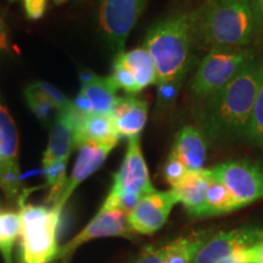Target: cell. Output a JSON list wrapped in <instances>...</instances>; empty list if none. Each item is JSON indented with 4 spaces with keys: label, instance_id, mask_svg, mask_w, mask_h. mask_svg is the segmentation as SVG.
<instances>
[{
    "label": "cell",
    "instance_id": "1",
    "mask_svg": "<svg viewBox=\"0 0 263 263\" xmlns=\"http://www.w3.org/2000/svg\"><path fill=\"white\" fill-rule=\"evenodd\" d=\"M262 73L263 62L252 59L228 84L205 100L197 116L205 137L223 141L248 138Z\"/></svg>",
    "mask_w": 263,
    "mask_h": 263
},
{
    "label": "cell",
    "instance_id": "2",
    "mask_svg": "<svg viewBox=\"0 0 263 263\" xmlns=\"http://www.w3.org/2000/svg\"><path fill=\"white\" fill-rule=\"evenodd\" d=\"M258 25L251 0H206L193 11L195 43L202 48L244 49Z\"/></svg>",
    "mask_w": 263,
    "mask_h": 263
},
{
    "label": "cell",
    "instance_id": "3",
    "mask_svg": "<svg viewBox=\"0 0 263 263\" xmlns=\"http://www.w3.org/2000/svg\"><path fill=\"white\" fill-rule=\"evenodd\" d=\"M194 44L193 11L172 12L150 26L144 48L155 61L157 84L182 83L190 67Z\"/></svg>",
    "mask_w": 263,
    "mask_h": 263
},
{
    "label": "cell",
    "instance_id": "4",
    "mask_svg": "<svg viewBox=\"0 0 263 263\" xmlns=\"http://www.w3.org/2000/svg\"><path fill=\"white\" fill-rule=\"evenodd\" d=\"M62 210L21 201V263H50L58 258V228Z\"/></svg>",
    "mask_w": 263,
    "mask_h": 263
},
{
    "label": "cell",
    "instance_id": "5",
    "mask_svg": "<svg viewBox=\"0 0 263 263\" xmlns=\"http://www.w3.org/2000/svg\"><path fill=\"white\" fill-rule=\"evenodd\" d=\"M155 190L141 151L139 137L130 138L123 162L114 176L112 188L101 207L120 209L128 215L141 197Z\"/></svg>",
    "mask_w": 263,
    "mask_h": 263
},
{
    "label": "cell",
    "instance_id": "6",
    "mask_svg": "<svg viewBox=\"0 0 263 263\" xmlns=\"http://www.w3.org/2000/svg\"><path fill=\"white\" fill-rule=\"evenodd\" d=\"M254 52L246 49H212L202 59L190 82L192 94L205 101L229 83L250 60Z\"/></svg>",
    "mask_w": 263,
    "mask_h": 263
},
{
    "label": "cell",
    "instance_id": "7",
    "mask_svg": "<svg viewBox=\"0 0 263 263\" xmlns=\"http://www.w3.org/2000/svg\"><path fill=\"white\" fill-rule=\"evenodd\" d=\"M149 0H100L97 21L101 35L111 50L124 51L132 29L139 21Z\"/></svg>",
    "mask_w": 263,
    "mask_h": 263
},
{
    "label": "cell",
    "instance_id": "8",
    "mask_svg": "<svg viewBox=\"0 0 263 263\" xmlns=\"http://www.w3.org/2000/svg\"><path fill=\"white\" fill-rule=\"evenodd\" d=\"M207 172L226 186L236 209L263 199V168L257 163L228 161L207 168Z\"/></svg>",
    "mask_w": 263,
    "mask_h": 263
},
{
    "label": "cell",
    "instance_id": "9",
    "mask_svg": "<svg viewBox=\"0 0 263 263\" xmlns=\"http://www.w3.org/2000/svg\"><path fill=\"white\" fill-rule=\"evenodd\" d=\"M177 203L179 200L172 189L146 194L127 215L128 224L138 234H154L162 228Z\"/></svg>",
    "mask_w": 263,
    "mask_h": 263
},
{
    "label": "cell",
    "instance_id": "10",
    "mask_svg": "<svg viewBox=\"0 0 263 263\" xmlns=\"http://www.w3.org/2000/svg\"><path fill=\"white\" fill-rule=\"evenodd\" d=\"M17 154V128L8 108L0 103V188L8 197L17 195L20 190Z\"/></svg>",
    "mask_w": 263,
    "mask_h": 263
},
{
    "label": "cell",
    "instance_id": "11",
    "mask_svg": "<svg viewBox=\"0 0 263 263\" xmlns=\"http://www.w3.org/2000/svg\"><path fill=\"white\" fill-rule=\"evenodd\" d=\"M263 242V228L245 226L221 232L206 241L193 263H218L240 250L252 248Z\"/></svg>",
    "mask_w": 263,
    "mask_h": 263
},
{
    "label": "cell",
    "instance_id": "12",
    "mask_svg": "<svg viewBox=\"0 0 263 263\" xmlns=\"http://www.w3.org/2000/svg\"><path fill=\"white\" fill-rule=\"evenodd\" d=\"M133 230L128 224L127 213L121 211L120 209H105L101 207L97 213V216L89 222V224L80 234H77L73 239L70 240L67 244L64 245L61 250H59L58 257L67 259L70 255L89 240L104 236H122V238L130 239L133 235Z\"/></svg>",
    "mask_w": 263,
    "mask_h": 263
},
{
    "label": "cell",
    "instance_id": "13",
    "mask_svg": "<svg viewBox=\"0 0 263 263\" xmlns=\"http://www.w3.org/2000/svg\"><path fill=\"white\" fill-rule=\"evenodd\" d=\"M115 149L112 145H100L95 143H83L78 146V157L76 160L74 167L72 170L71 176L66 179V183L62 188L61 193L59 194L58 199L55 200L52 206L64 210L66 202L68 201L72 194L80 186V184L94 172L100 168L110 155V153Z\"/></svg>",
    "mask_w": 263,
    "mask_h": 263
},
{
    "label": "cell",
    "instance_id": "14",
    "mask_svg": "<svg viewBox=\"0 0 263 263\" xmlns=\"http://www.w3.org/2000/svg\"><path fill=\"white\" fill-rule=\"evenodd\" d=\"M80 118L73 110L58 114L52 123L48 146L43 156V166L54 161L67 162L71 153L76 149V130Z\"/></svg>",
    "mask_w": 263,
    "mask_h": 263
},
{
    "label": "cell",
    "instance_id": "15",
    "mask_svg": "<svg viewBox=\"0 0 263 263\" xmlns=\"http://www.w3.org/2000/svg\"><path fill=\"white\" fill-rule=\"evenodd\" d=\"M149 105L136 95L118 98L111 116L120 138H136L143 132L147 121Z\"/></svg>",
    "mask_w": 263,
    "mask_h": 263
},
{
    "label": "cell",
    "instance_id": "16",
    "mask_svg": "<svg viewBox=\"0 0 263 263\" xmlns=\"http://www.w3.org/2000/svg\"><path fill=\"white\" fill-rule=\"evenodd\" d=\"M210 176L207 170L188 171L185 176L179 180L172 190L183 203L192 217H205L206 211V192L209 188Z\"/></svg>",
    "mask_w": 263,
    "mask_h": 263
},
{
    "label": "cell",
    "instance_id": "17",
    "mask_svg": "<svg viewBox=\"0 0 263 263\" xmlns=\"http://www.w3.org/2000/svg\"><path fill=\"white\" fill-rule=\"evenodd\" d=\"M171 154L185 164L189 171L202 170L207 156V141L200 128L185 126L178 132Z\"/></svg>",
    "mask_w": 263,
    "mask_h": 263
},
{
    "label": "cell",
    "instance_id": "18",
    "mask_svg": "<svg viewBox=\"0 0 263 263\" xmlns=\"http://www.w3.org/2000/svg\"><path fill=\"white\" fill-rule=\"evenodd\" d=\"M120 141L111 115L91 114L78 121L76 130V147L83 143L116 146Z\"/></svg>",
    "mask_w": 263,
    "mask_h": 263
},
{
    "label": "cell",
    "instance_id": "19",
    "mask_svg": "<svg viewBox=\"0 0 263 263\" xmlns=\"http://www.w3.org/2000/svg\"><path fill=\"white\" fill-rule=\"evenodd\" d=\"M82 88L88 100L93 106L94 114L99 115H111L115 105L118 100V88L111 77H100V76L90 73L81 74Z\"/></svg>",
    "mask_w": 263,
    "mask_h": 263
},
{
    "label": "cell",
    "instance_id": "20",
    "mask_svg": "<svg viewBox=\"0 0 263 263\" xmlns=\"http://www.w3.org/2000/svg\"><path fill=\"white\" fill-rule=\"evenodd\" d=\"M116 57L129 68L139 93L150 85L157 84V70L154 59L145 48L123 51Z\"/></svg>",
    "mask_w": 263,
    "mask_h": 263
},
{
    "label": "cell",
    "instance_id": "21",
    "mask_svg": "<svg viewBox=\"0 0 263 263\" xmlns=\"http://www.w3.org/2000/svg\"><path fill=\"white\" fill-rule=\"evenodd\" d=\"M207 240L206 232L180 236L162 248L164 263H193Z\"/></svg>",
    "mask_w": 263,
    "mask_h": 263
},
{
    "label": "cell",
    "instance_id": "22",
    "mask_svg": "<svg viewBox=\"0 0 263 263\" xmlns=\"http://www.w3.org/2000/svg\"><path fill=\"white\" fill-rule=\"evenodd\" d=\"M210 176V174H209ZM236 205L227 188L221 182L210 177L209 188L206 192L205 217L226 215L235 211Z\"/></svg>",
    "mask_w": 263,
    "mask_h": 263
},
{
    "label": "cell",
    "instance_id": "23",
    "mask_svg": "<svg viewBox=\"0 0 263 263\" xmlns=\"http://www.w3.org/2000/svg\"><path fill=\"white\" fill-rule=\"evenodd\" d=\"M21 219L15 212H0V251L5 263H12V250L20 236Z\"/></svg>",
    "mask_w": 263,
    "mask_h": 263
},
{
    "label": "cell",
    "instance_id": "24",
    "mask_svg": "<svg viewBox=\"0 0 263 263\" xmlns=\"http://www.w3.org/2000/svg\"><path fill=\"white\" fill-rule=\"evenodd\" d=\"M25 98L28 107L42 123H49L54 118L55 112L59 114L55 105L42 91L35 89L32 84L26 87Z\"/></svg>",
    "mask_w": 263,
    "mask_h": 263
},
{
    "label": "cell",
    "instance_id": "25",
    "mask_svg": "<svg viewBox=\"0 0 263 263\" xmlns=\"http://www.w3.org/2000/svg\"><path fill=\"white\" fill-rule=\"evenodd\" d=\"M248 138L255 145L263 149V73L254 108H252Z\"/></svg>",
    "mask_w": 263,
    "mask_h": 263
},
{
    "label": "cell",
    "instance_id": "26",
    "mask_svg": "<svg viewBox=\"0 0 263 263\" xmlns=\"http://www.w3.org/2000/svg\"><path fill=\"white\" fill-rule=\"evenodd\" d=\"M66 167L67 162L66 161H54L48 164H44L45 177H47V183L50 186V195H49V201L54 203L58 199L59 194L61 193L66 183Z\"/></svg>",
    "mask_w": 263,
    "mask_h": 263
},
{
    "label": "cell",
    "instance_id": "27",
    "mask_svg": "<svg viewBox=\"0 0 263 263\" xmlns=\"http://www.w3.org/2000/svg\"><path fill=\"white\" fill-rule=\"evenodd\" d=\"M110 77L114 81V83L116 84L118 90L122 89L124 93H127V95H137L139 93L133 73L117 57L114 61L112 73H111Z\"/></svg>",
    "mask_w": 263,
    "mask_h": 263
},
{
    "label": "cell",
    "instance_id": "28",
    "mask_svg": "<svg viewBox=\"0 0 263 263\" xmlns=\"http://www.w3.org/2000/svg\"><path fill=\"white\" fill-rule=\"evenodd\" d=\"M32 85L35 88V89L42 91V93L55 105V107H57L59 114L72 110V101L68 100V99L65 97V94L62 93L61 90H59L57 87H54L52 84L48 83V82L38 81V82H34V83H32Z\"/></svg>",
    "mask_w": 263,
    "mask_h": 263
},
{
    "label": "cell",
    "instance_id": "29",
    "mask_svg": "<svg viewBox=\"0 0 263 263\" xmlns=\"http://www.w3.org/2000/svg\"><path fill=\"white\" fill-rule=\"evenodd\" d=\"M188 171L189 170L186 168L185 164H184L182 161L177 159V157L172 155V154H170L168 159H167L166 163H164V179L173 186L185 176Z\"/></svg>",
    "mask_w": 263,
    "mask_h": 263
},
{
    "label": "cell",
    "instance_id": "30",
    "mask_svg": "<svg viewBox=\"0 0 263 263\" xmlns=\"http://www.w3.org/2000/svg\"><path fill=\"white\" fill-rule=\"evenodd\" d=\"M263 252V242L252 248L240 250L235 254L228 256L218 263H258Z\"/></svg>",
    "mask_w": 263,
    "mask_h": 263
},
{
    "label": "cell",
    "instance_id": "31",
    "mask_svg": "<svg viewBox=\"0 0 263 263\" xmlns=\"http://www.w3.org/2000/svg\"><path fill=\"white\" fill-rule=\"evenodd\" d=\"M26 16L29 20H39L47 10V0H24Z\"/></svg>",
    "mask_w": 263,
    "mask_h": 263
},
{
    "label": "cell",
    "instance_id": "32",
    "mask_svg": "<svg viewBox=\"0 0 263 263\" xmlns=\"http://www.w3.org/2000/svg\"><path fill=\"white\" fill-rule=\"evenodd\" d=\"M159 85V104H168L173 100L178 93L179 82H170V83H161Z\"/></svg>",
    "mask_w": 263,
    "mask_h": 263
},
{
    "label": "cell",
    "instance_id": "33",
    "mask_svg": "<svg viewBox=\"0 0 263 263\" xmlns=\"http://www.w3.org/2000/svg\"><path fill=\"white\" fill-rule=\"evenodd\" d=\"M134 263H164L163 250L162 248H147Z\"/></svg>",
    "mask_w": 263,
    "mask_h": 263
},
{
    "label": "cell",
    "instance_id": "34",
    "mask_svg": "<svg viewBox=\"0 0 263 263\" xmlns=\"http://www.w3.org/2000/svg\"><path fill=\"white\" fill-rule=\"evenodd\" d=\"M11 44L9 41V31L4 18L0 15V52H6L10 50Z\"/></svg>",
    "mask_w": 263,
    "mask_h": 263
},
{
    "label": "cell",
    "instance_id": "35",
    "mask_svg": "<svg viewBox=\"0 0 263 263\" xmlns=\"http://www.w3.org/2000/svg\"><path fill=\"white\" fill-rule=\"evenodd\" d=\"M252 8L259 25H263V0H251Z\"/></svg>",
    "mask_w": 263,
    "mask_h": 263
},
{
    "label": "cell",
    "instance_id": "36",
    "mask_svg": "<svg viewBox=\"0 0 263 263\" xmlns=\"http://www.w3.org/2000/svg\"><path fill=\"white\" fill-rule=\"evenodd\" d=\"M52 2H54L55 4H58V5H61V4H64V3L68 2V0H52Z\"/></svg>",
    "mask_w": 263,
    "mask_h": 263
},
{
    "label": "cell",
    "instance_id": "37",
    "mask_svg": "<svg viewBox=\"0 0 263 263\" xmlns=\"http://www.w3.org/2000/svg\"><path fill=\"white\" fill-rule=\"evenodd\" d=\"M258 263H263V252H262V256H261V258H259Z\"/></svg>",
    "mask_w": 263,
    "mask_h": 263
},
{
    "label": "cell",
    "instance_id": "38",
    "mask_svg": "<svg viewBox=\"0 0 263 263\" xmlns=\"http://www.w3.org/2000/svg\"><path fill=\"white\" fill-rule=\"evenodd\" d=\"M11 2H15V0H11Z\"/></svg>",
    "mask_w": 263,
    "mask_h": 263
}]
</instances>
